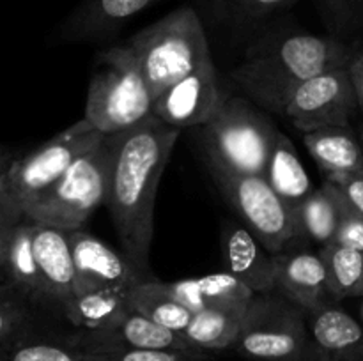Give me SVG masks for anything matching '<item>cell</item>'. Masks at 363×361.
<instances>
[{"instance_id":"1","label":"cell","mask_w":363,"mask_h":361,"mask_svg":"<svg viewBox=\"0 0 363 361\" xmlns=\"http://www.w3.org/2000/svg\"><path fill=\"white\" fill-rule=\"evenodd\" d=\"M181 130L155 113L137 126L113 134L106 207L124 255L144 280H155L149 268L155 205L160 179L172 156Z\"/></svg>"},{"instance_id":"2","label":"cell","mask_w":363,"mask_h":361,"mask_svg":"<svg viewBox=\"0 0 363 361\" xmlns=\"http://www.w3.org/2000/svg\"><path fill=\"white\" fill-rule=\"evenodd\" d=\"M353 59L350 46L337 39L293 32L257 42L233 71V78L261 108L284 113L291 96L305 81L350 66Z\"/></svg>"},{"instance_id":"3","label":"cell","mask_w":363,"mask_h":361,"mask_svg":"<svg viewBox=\"0 0 363 361\" xmlns=\"http://www.w3.org/2000/svg\"><path fill=\"white\" fill-rule=\"evenodd\" d=\"M103 137L105 133L84 117L20 159L9 165L4 163L0 173V229L20 223L23 207L50 190Z\"/></svg>"},{"instance_id":"4","label":"cell","mask_w":363,"mask_h":361,"mask_svg":"<svg viewBox=\"0 0 363 361\" xmlns=\"http://www.w3.org/2000/svg\"><path fill=\"white\" fill-rule=\"evenodd\" d=\"M126 46L137 57L155 101L170 85L213 60L201 18L190 7L137 32Z\"/></svg>"},{"instance_id":"5","label":"cell","mask_w":363,"mask_h":361,"mask_svg":"<svg viewBox=\"0 0 363 361\" xmlns=\"http://www.w3.org/2000/svg\"><path fill=\"white\" fill-rule=\"evenodd\" d=\"M151 94L137 57L126 45L98 55L87 88L85 119L105 134H117L152 115Z\"/></svg>"},{"instance_id":"6","label":"cell","mask_w":363,"mask_h":361,"mask_svg":"<svg viewBox=\"0 0 363 361\" xmlns=\"http://www.w3.org/2000/svg\"><path fill=\"white\" fill-rule=\"evenodd\" d=\"M279 133L272 119L241 96H227L220 112L199 127L209 166L257 176H264Z\"/></svg>"},{"instance_id":"7","label":"cell","mask_w":363,"mask_h":361,"mask_svg":"<svg viewBox=\"0 0 363 361\" xmlns=\"http://www.w3.org/2000/svg\"><path fill=\"white\" fill-rule=\"evenodd\" d=\"M112 156L113 134H105L50 190L23 207V219L64 230L82 229L89 216L106 204Z\"/></svg>"},{"instance_id":"8","label":"cell","mask_w":363,"mask_h":361,"mask_svg":"<svg viewBox=\"0 0 363 361\" xmlns=\"http://www.w3.org/2000/svg\"><path fill=\"white\" fill-rule=\"evenodd\" d=\"M314 347L303 308L272 290L254 294L233 349L252 361H300Z\"/></svg>"},{"instance_id":"9","label":"cell","mask_w":363,"mask_h":361,"mask_svg":"<svg viewBox=\"0 0 363 361\" xmlns=\"http://www.w3.org/2000/svg\"><path fill=\"white\" fill-rule=\"evenodd\" d=\"M209 170L241 223L269 253H282L301 241H308L301 236L296 212L273 190L264 176L227 172L216 166H209Z\"/></svg>"},{"instance_id":"10","label":"cell","mask_w":363,"mask_h":361,"mask_svg":"<svg viewBox=\"0 0 363 361\" xmlns=\"http://www.w3.org/2000/svg\"><path fill=\"white\" fill-rule=\"evenodd\" d=\"M358 98L350 66L325 71L305 81L287 101L282 115L303 133L330 126H350Z\"/></svg>"},{"instance_id":"11","label":"cell","mask_w":363,"mask_h":361,"mask_svg":"<svg viewBox=\"0 0 363 361\" xmlns=\"http://www.w3.org/2000/svg\"><path fill=\"white\" fill-rule=\"evenodd\" d=\"M225 99L211 60L170 85L155 101L152 113L177 130L201 127L220 112Z\"/></svg>"},{"instance_id":"12","label":"cell","mask_w":363,"mask_h":361,"mask_svg":"<svg viewBox=\"0 0 363 361\" xmlns=\"http://www.w3.org/2000/svg\"><path fill=\"white\" fill-rule=\"evenodd\" d=\"M67 342L82 353H105L119 349H156V350H188V353H209L199 349L181 333L163 328L145 315L131 310L113 326L98 331H80L66 336Z\"/></svg>"},{"instance_id":"13","label":"cell","mask_w":363,"mask_h":361,"mask_svg":"<svg viewBox=\"0 0 363 361\" xmlns=\"http://www.w3.org/2000/svg\"><path fill=\"white\" fill-rule=\"evenodd\" d=\"M74 258V294L101 289H131L144 282L126 255L117 253L84 229L69 230Z\"/></svg>"},{"instance_id":"14","label":"cell","mask_w":363,"mask_h":361,"mask_svg":"<svg viewBox=\"0 0 363 361\" xmlns=\"http://www.w3.org/2000/svg\"><path fill=\"white\" fill-rule=\"evenodd\" d=\"M275 290L303 308L314 311L339 304L328 287V273L319 251L294 244L275 255Z\"/></svg>"},{"instance_id":"15","label":"cell","mask_w":363,"mask_h":361,"mask_svg":"<svg viewBox=\"0 0 363 361\" xmlns=\"http://www.w3.org/2000/svg\"><path fill=\"white\" fill-rule=\"evenodd\" d=\"M222 251L225 271L236 276L254 294L275 290L277 262L261 241L240 222L222 223Z\"/></svg>"},{"instance_id":"16","label":"cell","mask_w":363,"mask_h":361,"mask_svg":"<svg viewBox=\"0 0 363 361\" xmlns=\"http://www.w3.org/2000/svg\"><path fill=\"white\" fill-rule=\"evenodd\" d=\"M34 253L43 297L62 306L74 296V258L69 230L34 223Z\"/></svg>"},{"instance_id":"17","label":"cell","mask_w":363,"mask_h":361,"mask_svg":"<svg viewBox=\"0 0 363 361\" xmlns=\"http://www.w3.org/2000/svg\"><path fill=\"white\" fill-rule=\"evenodd\" d=\"M2 282L28 299H43V285L34 253V223L21 219L0 229Z\"/></svg>"},{"instance_id":"18","label":"cell","mask_w":363,"mask_h":361,"mask_svg":"<svg viewBox=\"0 0 363 361\" xmlns=\"http://www.w3.org/2000/svg\"><path fill=\"white\" fill-rule=\"evenodd\" d=\"M307 314L314 343L328 361H363V324L339 304Z\"/></svg>"},{"instance_id":"19","label":"cell","mask_w":363,"mask_h":361,"mask_svg":"<svg viewBox=\"0 0 363 361\" xmlns=\"http://www.w3.org/2000/svg\"><path fill=\"white\" fill-rule=\"evenodd\" d=\"M162 287L167 294L194 314L211 306L245 303L254 297V292L241 280L227 271L195 278H181L176 282H162Z\"/></svg>"},{"instance_id":"20","label":"cell","mask_w":363,"mask_h":361,"mask_svg":"<svg viewBox=\"0 0 363 361\" xmlns=\"http://www.w3.org/2000/svg\"><path fill=\"white\" fill-rule=\"evenodd\" d=\"M303 144L325 177L363 170V145L351 126H330L303 133Z\"/></svg>"},{"instance_id":"21","label":"cell","mask_w":363,"mask_h":361,"mask_svg":"<svg viewBox=\"0 0 363 361\" xmlns=\"http://www.w3.org/2000/svg\"><path fill=\"white\" fill-rule=\"evenodd\" d=\"M248 304L250 301L222 304V306H211L195 311L183 335L195 347L209 350V353L233 349L234 342L243 328Z\"/></svg>"},{"instance_id":"22","label":"cell","mask_w":363,"mask_h":361,"mask_svg":"<svg viewBox=\"0 0 363 361\" xmlns=\"http://www.w3.org/2000/svg\"><path fill=\"white\" fill-rule=\"evenodd\" d=\"M128 292L130 289H101L74 294L60 310L80 331H98L113 326L130 314Z\"/></svg>"},{"instance_id":"23","label":"cell","mask_w":363,"mask_h":361,"mask_svg":"<svg viewBox=\"0 0 363 361\" xmlns=\"http://www.w3.org/2000/svg\"><path fill=\"white\" fill-rule=\"evenodd\" d=\"M264 177L294 212L315 190L303 161L298 156L296 147L284 133H279L266 165Z\"/></svg>"},{"instance_id":"24","label":"cell","mask_w":363,"mask_h":361,"mask_svg":"<svg viewBox=\"0 0 363 361\" xmlns=\"http://www.w3.org/2000/svg\"><path fill=\"white\" fill-rule=\"evenodd\" d=\"M346 202L332 180L325 179L314 193L296 209L300 232L305 239L325 246L335 241L337 230L342 222Z\"/></svg>"},{"instance_id":"25","label":"cell","mask_w":363,"mask_h":361,"mask_svg":"<svg viewBox=\"0 0 363 361\" xmlns=\"http://www.w3.org/2000/svg\"><path fill=\"white\" fill-rule=\"evenodd\" d=\"M155 0H91L66 25L69 41L103 38L133 18Z\"/></svg>"},{"instance_id":"26","label":"cell","mask_w":363,"mask_h":361,"mask_svg":"<svg viewBox=\"0 0 363 361\" xmlns=\"http://www.w3.org/2000/svg\"><path fill=\"white\" fill-rule=\"evenodd\" d=\"M128 301H130L131 310L138 311L151 321L158 322L163 328H169L181 335L194 317V311L174 299L170 294H167L163 290L162 282L156 278L144 280L131 287L128 292Z\"/></svg>"},{"instance_id":"27","label":"cell","mask_w":363,"mask_h":361,"mask_svg":"<svg viewBox=\"0 0 363 361\" xmlns=\"http://www.w3.org/2000/svg\"><path fill=\"white\" fill-rule=\"evenodd\" d=\"M326 273L328 287L337 303L347 297H362L363 287V251L330 243L319 248Z\"/></svg>"},{"instance_id":"28","label":"cell","mask_w":363,"mask_h":361,"mask_svg":"<svg viewBox=\"0 0 363 361\" xmlns=\"http://www.w3.org/2000/svg\"><path fill=\"white\" fill-rule=\"evenodd\" d=\"M28 297L2 282L0 285V356L34 335Z\"/></svg>"},{"instance_id":"29","label":"cell","mask_w":363,"mask_h":361,"mask_svg":"<svg viewBox=\"0 0 363 361\" xmlns=\"http://www.w3.org/2000/svg\"><path fill=\"white\" fill-rule=\"evenodd\" d=\"M0 361H84V357L67 338L32 335L0 356Z\"/></svg>"},{"instance_id":"30","label":"cell","mask_w":363,"mask_h":361,"mask_svg":"<svg viewBox=\"0 0 363 361\" xmlns=\"http://www.w3.org/2000/svg\"><path fill=\"white\" fill-rule=\"evenodd\" d=\"M84 361H211L213 353H188V350L119 349L105 353H82Z\"/></svg>"},{"instance_id":"31","label":"cell","mask_w":363,"mask_h":361,"mask_svg":"<svg viewBox=\"0 0 363 361\" xmlns=\"http://www.w3.org/2000/svg\"><path fill=\"white\" fill-rule=\"evenodd\" d=\"M325 179L332 180L339 190L340 197L344 198L346 205L358 214L363 216V170L360 172L340 173V176H330Z\"/></svg>"},{"instance_id":"32","label":"cell","mask_w":363,"mask_h":361,"mask_svg":"<svg viewBox=\"0 0 363 361\" xmlns=\"http://www.w3.org/2000/svg\"><path fill=\"white\" fill-rule=\"evenodd\" d=\"M333 243L363 251V216L347 207V205Z\"/></svg>"},{"instance_id":"33","label":"cell","mask_w":363,"mask_h":361,"mask_svg":"<svg viewBox=\"0 0 363 361\" xmlns=\"http://www.w3.org/2000/svg\"><path fill=\"white\" fill-rule=\"evenodd\" d=\"M289 0H240L241 7L247 11L250 16H259V14H266L269 11L277 9V7L284 6Z\"/></svg>"},{"instance_id":"34","label":"cell","mask_w":363,"mask_h":361,"mask_svg":"<svg viewBox=\"0 0 363 361\" xmlns=\"http://www.w3.org/2000/svg\"><path fill=\"white\" fill-rule=\"evenodd\" d=\"M351 80H353L354 92L358 98V108L363 112V52L354 55V59L350 64Z\"/></svg>"},{"instance_id":"35","label":"cell","mask_w":363,"mask_h":361,"mask_svg":"<svg viewBox=\"0 0 363 361\" xmlns=\"http://www.w3.org/2000/svg\"><path fill=\"white\" fill-rule=\"evenodd\" d=\"M300 361H328V360H326V356H325V354H323L321 350L318 349V345H315L314 349H312L311 353L307 354V356H303V357H301Z\"/></svg>"},{"instance_id":"36","label":"cell","mask_w":363,"mask_h":361,"mask_svg":"<svg viewBox=\"0 0 363 361\" xmlns=\"http://www.w3.org/2000/svg\"><path fill=\"white\" fill-rule=\"evenodd\" d=\"M360 140H362V145H363V131L360 133Z\"/></svg>"},{"instance_id":"37","label":"cell","mask_w":363,"mask_h":361,"mask_svg":"<svg viewBox=\"0 0 363 361\" xmlns=\"http://www.w3.org/2000/svg\"><path fill=\"white\" fill-rule=\"evenodd\" d=\"M360 314H362V321H363V304H362V311H360Z\"/></svg>"},{"instance_id":"38","label":"cell","mask_w":363,"mask_h":361,"mask_svg":"<svg viewBox=\"0 0 363 361\" xmlns=\"http://www.w3.org/2000/svg\"><path fill=\"white\" fill-rule=\"evenodd\" d=\"M362 296H363V287H362Z\"/></svg>"}]
</instances>
